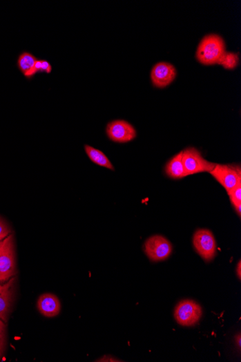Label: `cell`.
<instances>
[{
	"mask_svg": "<svg viewBox=\"0 0 241 362\" xmlns=\"http://www.w3.org/2000/svg\"><path fill=\"white\" fill-rule=\"evenodd\" d=\"M37 308L39 312L46 318H55L61 311V303L59 298L51 293L41 294L37 301Z\"/></svg>",
	"mask_w": 241,
	"mask_h": 362,
	"instance_id": "11",
	"label": "cell"
},
{
	"mask_svg": "<svg viewBox=\"0 0 241 362\" xmlns=\"http://www.w3.org/2000/svg\"><path fill=\"white\" fill-rule=\"evenodd\" d=\"M236 274H237V276H238L239 280H240V278H241V263H240V261L238 262V265L236 267Z\"/></svg>",
	"mask_w": 241,
	"mask_h": 362,
	"instance_id": "21",
	"label": "cell"
},
{
	"mask_svg": "<svg viewBox=\"0 0 241 362\" xmlns=\"http://www.w3.org/2000/svg\"><path fill=\"white\" fill-rule=\"evenodd\" d=\"M52 70V66L49 61L41 60V73H50Z\"/></svg>",
	"mask_w": 241,
	"mask_h": 362,
	"instance_id": "19",
	"label": "cell"
},
{
	"mask_svg": "<svg viewBox=\"0 0 241 362\" xmlns=\"http://www.w3.org/2000/svg\"><path fill=\"white\" fill-rule=\"evenodd\" d=\"M231 202L235 208L238 216L241 215V184H238L229 195Z\"/></svg>",
	"mask_w": 241,
	"mask_h": 362,
	"instance_id": "16",
	"label": "cell"
},
{
	"mask_svg": "<svg viewBox=\"0 0 241 362\" xmlns=\"http://www.w3.org/2000/svg\"><path fill=\"white\" fill-rule=\"evenodd\" d=\"M177 74L175 68L169 62L160 61L155 64L151 73L153 85L158 88L169 86Z\"/></svg>",
	"mask_w": 241,
	"mask_h": 362,
	"instance_id": "9",
	"label": "cell"
},
{
	"mask_svg": "<svg viewBox=\"0 0 241 362\" xmlns=\"http://www.w3.org/2000/svg\"><path fill=\"white\" fill-rule=\"evenodd\" d=\"M37 59L30 53H24L19 58L18 66L21 71L26 77H33L34 68Z\"/></svg>",
	"mask_w": 241,
	"mask_h": 362,
	"instance_id": "14",
	"label": "cell"
},
{
	"mask_svg": "<svg viewBox=\"0 0 241 362\" xmlns=\"http://www.w3.org/2000/svg\"><path fill=\"white\" fill-rule=\"evenodd\" d=\"M183 151L176 154L166 164L165 172L167 176L173 180H180L187 177L182 161Z\"/></svg>",
	"mask_w": 241,
	"mask_h": 362,
	"instance_id": "12",
	"label": "cell"
},
{
	"mask_svg": "<svg viewBox=\"0 0 241 362\" xmlns=\"http://www.w3.org/2000/svg\"><path fill=\"white\" fill-rule=\"evenodd\" d=\"M6 338V325L4 321L0 320V358L2 357L5 351Z\"/></svg>",
	"mask_w": 241,
	"mask_h": 362,
	"instance_id": "17",
	"label": "cell"
},
{
	"mask_svg": "<svg viewBox=\"0 0 241 362\" xmlns=\"http://www.w3.org/2000/svg\"><path fill=\"white\" fill-rule=\"evenodd\" d=\"M226 52V43L222 37L215 34L208 35L200 42L196 58L204 66L218 65Z\"/></svg>",
	"mask_w": 241,
	"mask_h": 362,
	"instance_id": "1",
	"label": "cell"
},
{
	"mask_svg": "<svg viewBox=\"0 0 241 362\" xmlns=\"http://www.w3.org/2000/svg\"><path fill=\"white\" fill-rule=\"evenodd\" d=\"M17 274L16 269L14 235L0 242V283H4Z\"/></svg>",
	"mask_w": 241,
	"mask_h": 362,
	"instance_id": "2",
	"label": "cell"
},
{
	"mask_svg": "<svg viewBox=\"0 0 241 362\" xmlns=\"http://www.w3.org/2000/svg\"><path fill=\"white\" fill-rule=\"evenodd\" d=\"M144 253L153 262L166 260L172 254L171 243L162 235H154L144 245Z\"/></svg>",
	"mask_w": 241,
	"mask_h": 362,
	"instance_id": "7",
	"label": "cell"
},
{
	"mask_svg": "<svg viewBox=\"0 0 241 362\" xmlns=\"http://www.w3.org/2000/svg\"><path fill=\"white\" fill-rule=\"evenodd\" d=\"M210 174L224 188L229 195L241 184L240 165L216 164Z\"/></svg>",
	"mask_w": 241,
	"mask_h": 362,
	"instance_id": "3",
	"label": "cell"
},
{
	"mask_svg": "<svg viewBox=\"0 0 241 362\" xmlns=\"http://www.w3.org/2000/svg\"><path fill=\"white\" fill-rule=\"evenodd\" d=\"M12 234V230L2 218H0V242H2Z\"/></svg>",
	"mask_w": 241,
	"mask_h": 362,
	"instance_id": "18",
	"label": "cell"
},
{
	"mask_svg": "<svg viewBox=\"0 0 241 362\" xmlns=\"http://www.w3.org/2000/svg\"><path fill=\"white\" fill-rule=\"evenodd\" d=\"M15 277L4 283H0V320L7 323L11 311Z\"/></svg>",
	"mask_w": 241,
	"mask_h": 362,
	"instance_id": "10",
	"label": "cell"
},
{
	"mask_svg": "<svg viewBox=\"0 0 241 362\" xmlns=\"http://www.w3.org/2000/svg\"><path fill=\"white\" fill-rule=\"evenodd\" d=\"M238 54L226 52L222 56L218 65L221 66L224 69L233 70L238 66Z\"/></svg>",
	"mask_w": 241,
	"mask_h": 362,
	"instance_id": "15",
	"label": "cell"
},
{
	"mask_svg": "<svg viewBox=\"0 0 241 362\" xmlns=\"http://www.w3.org/2000/svg\"><path fill=\"white\" fill-rule=\"evenodd\" d=\"M96 361H121L111 356H105L98 359Z\"/></svg>",
	"mask_w": 241,
	"mask_h": 362,
	"instance_id": "20",
	"label": "cell"
},
{
	"mask_svg": "<svg viewBox=\"0 0 241 362\" xmlns=\"http://www.w3.org/2000/svg\"><path fill=\"white\" fill-rule=\"evenodd\" d=\"M193 245L197 253L206 262H210L216 256L217 243L213 232L201 229L195 231L193 237Z\"/></svg>",
	"mask_w": 241,
	"mask_h": 362,
	"instance_id": "5",
	"label": "cell"
},
{
	"mask_svg": "<svg viewBox=\"0 0 241 362\" xmlns=\"http://www.w3.org/2000/svg\"><path fill=\"white\" fill-rule=\"evenodd\" d=\"M202 316L201 306L195 301L186 300L175 307L174 317L180 325L190 327L196 325Z\"/></svg>",
	"mask_w": 241,
	"mask_h": 362,
	"instance_id": "6",
	"label": "cell"
},
{
	"mask_svg": "<svg viewBox=\"0 0 241 362\" xmlns=\"http://www.w3.org/2000/svg\"><path fill=\"white\" fill-rule=\"evenodd\" d=\"M235 341L236 345L238 346V349L240 350L241 347V336L240 333L235 336Z\"/></svg>",
	"mask_w": 241,
	"mask_h": 362,
	"instance_id": "22",
	"label": "cell"
},
{
	"mask_svg": "<svg viewBox=\"0 0 241 362\" xmlns=\"http://www.w3.org/2000/svg\"><path fill=\"white\" fill-rule=\"evenodd\" d=\"M106 134L110 140L119 144L128 143L137 137L133 126L130 122L121 120L109 122L106 127Z\"/></svg>",
	"mask_w": 241,
	"mask_h": 362,
	"instance_id": "8",
	"label": "cell"
},
{
	"mask_svg": "<svg viewBox=\"0 0 241 362\" xmlns=\"http://www.w3.org/2000/svg\"><path fill=\"white\" fill-rule=\"evenodd\" d=\"M85 151L88 158L93 163L112 171L115 170L113 164H112L108 157L102 151L88 145L85 146Z\"/></svg>",
	"mask_w": 241,
	"mask_h": 362,
	"instance_id": "13",
	"label": "cell"
},
{
	"mask_svg": "<svg viewBox=\"0 0 241 362\" xmlns=\"http://www.w3.org/2000/svg\"><path fill=\"white\" fill-rule=\"evenodd\" d=\"M182 161L187 176L203 172L210 173L216 166V164L206 160L201 152L194 147L183 151Z\"/></svg>",
	"mask_w": 241,
	"mask_h": 362,
	"instance_id": "4",
	"label": "cell"
}]
</instances>
